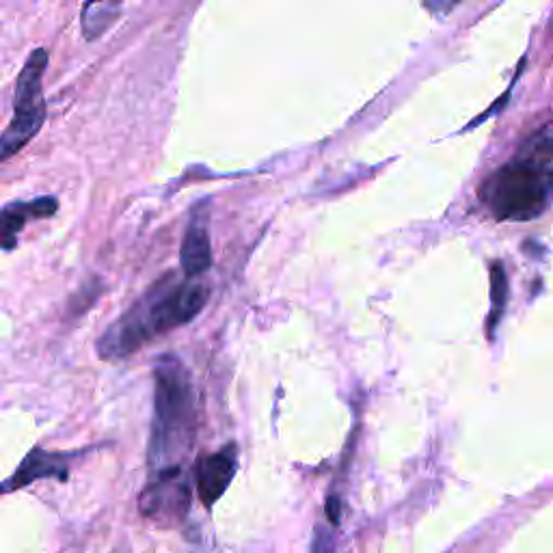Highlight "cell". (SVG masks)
<instances>
[{
	"mask_svg": "<svg viewBox=\"0 0 553 553\" xmlns=\"http://www.w3.org/2000/svg\"><path fill=\"white\" fill-rule=\"evenodd\" d=\"M517 156L549 165L553 160V121L538 128L534 134H530V137L521 145Z\"/></svg>",
	"mask_w": 553,
	"mask_h": 553,
	"instance_id": "cell-10",
	"label": "cell"
},
{
	"mask_svg": "<svg viewBox=\"0 0 553 553\" xmlns=\"http://www.w3.org/2000/svg\"><path fill=\"white\" fill-rule=\"evenodd\" d=\"M340 508H342L340 499H337V497H329L327 499V517L331 519L333 525L340 523Z\"/></svg>",
	"mask_w": 553,
	"mask_h": 553,
	"instance_id": "cell-14",
	"label": "cell"
},
{
	"mask_svg": "<svg viewBox=\"0 0 553 553\" xmlns=\"http://www.w3.org/2000/svg\"><path fill=\"white\" fill-rule=\"evenodd\" d=\"M57 199L55 197H39L35 201H16V204H9L3 210V245L5 249H13L16 245V236L22 232V227L29 219H46L57 212Z\"/></svg>",
	"mask_w": 553,
	"mask_h": 553,
	"instance_id": "cell-9",
	"label": "cell"
},
{
	"mask_svg": "<svg viewBox=\"0 0 553 553\" xmlns=\"http://www.w3.org/2000/svg\"><path fill=\"white\" fill-rule=\"evenodd\" d=\"M48 67V52L37 48L26 59L16 83L13 96V117L0 139V156L11 158L22 147L35 139L46 121V100H44V72Z\"/></svg>",
	"mask_w": 553,
	"mask_h": 553,
	"instance_id": "cell-4",
	"label": "cell"
},
{
	"mask_svg": "<svg viewBox=\"0 0 553 553\" xmlns=\"http://www.w3.org/2000/svg\"><path fill=\"white\" fill-rule=\"evenodd\" d=\"M238 469V452L236 445L208 454L197 463V493L201 504L212 508L223 497L229 484H232Z\"/></svg>",
	"mask_w": 553,
	"mask_h": 553,
	"instance_id": "cell-6",
	"label": "cell"
},
{
	"mask_svg": "<svg viewBox=\"0 0 553 553\" xmlns=\"http://www.w3.org/2000/svg\"><path fill=\"white\" fill-rule=\"evenodd\" d=\"M312 553H333V536L325 525H318L316 534H314V543H312Z\"/></svg>",
	"mask_w": 553,
	"mask_h": 553,
	"instance_id": "cell-12",
	"label": "cell"
},
{
	"mask_svg": "<svg viewBox=\"0 0 553 553\" xmlns=\"http://www.w3.org/2000/svg\"><path fill=\"white\" fill-rule=\"evenodd\" d=\"M480 199L497 221H534L553 201V169L517 156L482 182Z\"/></svg>",
	"mask_w": 553,
	"mask_h": 553,
	"instance_id": "cell-3",
	"label": "cell"
},
{
	"mask_svg": "<svg viewBox=\"0 0 553 553\" xmlns=\"http://www.w3.org/2000/svg\"><path fill=\"white\" fill-rule=\"evenodd\" d=\"M67 474H70V471H67L65 456L50 454V452H44L42 448H35L24 458L22 465L16 469V474L11 476V480L5 482V493H11L13 489L29 487L31 482L44 480V478H57L65 482Z\"/></svg>",
	"mask_w": 553,
	"mask_h": 553,
	"instance_id": "cell-8",
	"label": "cell"
},
{
	"mask_svg": "<svg viewBox=\"0 0 553 553\" xmlns=\"http://www.w3.org/2000/svg\"><path fill=\"white\" fill-rule=\"evenodd\" d=\"M154 424L150 437V467H175L193 448L197 404L191 372L178 357H160L154 368Z\"/></svg>",
	"mask_w": 553,
	"mask_h": 553,
	"instance_id": "cell-2",
	"label": "cell"
},
{
	"mask_svg": "<svg viewBox=\"0 0 553 553\" xmlns=\"http://www.w3.org/2000/svg\"><path fill=\"white\" fill-rule=\"evenodd\" d=\"M506 299H508L506 271H504L502 264L495 262L491 266V301H493V309H491V316H489V335H493L499 318H502V314H504Z\"/></svg>",
	"mask_w": 553,
	"mask_h": 553,
	"instance_id": "cell-11",
	"label": "cell"
},
{
	"mask_svg": "<svg viewBox=\"0 0 553 553\" xmlns=\"http://www.w3.org/2000/svg\"><path fill=\"white\" fill-rule=\"evenodd\" d=\"M208 296L204 283L180 281L173 275L163 277L100 335L98 355L106 361L130 357L154 337L197 318Z\"/></svg>",
	"mask_w": 553,
	"mask_h": 553,
	"instance_id": "cell-1",
	"label": "cell"
},
{
	"mask_svg": "<svg viewBox=\"0 0 553 553\" xmlns=\"http://www.w3.org/2000/svg\"><path fill=\"white\" fill-rule=\"evenodd\" d=\"M463 0H426V7L430 13H435V16H448L452 9H456L461 5Z\"/></svg>",
	"mask_w": 553,
	"mask_h": 553,
	"instance_id": "cell-13",
	"label": "cell"
},
{
	"mask_svg": "<svg viewBox=\"0 0 553 553\" xmlns=\"http://www.w3.org/2000/svg\"><path fill=\"white\" fill-rule=\"evenodd\" d=\"M188 484L184 482L182 467H167L154 474L150 487L139 499L141 515L154 521H175L186 515Z\"/></svg>",
	"mask_w": 553,
	"mask_h": 553,
	"instance_id": "cell-5",
	"label": "cell"
},
{
	"mask_svg": "<svg viewBox=\"0 0 553 553\" xmlns=\"http://www.w3.org/2000/svg\"><path fill=\"white\" fill-rule=\"evenodd\" d=\"M206 204H199L193 212L191 223L186 227V234L180 249V264L188 279L204 275L212 266V247L208 234V214Z\"/></svg>",
	"mask_w": 553,
	"mask_h": 553,
	"instance_id": "cell-7",
	"label": "cell"
}]
</instances>
